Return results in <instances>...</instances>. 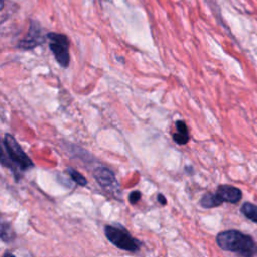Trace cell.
Instances as JSON below:
<instances>
[{
    "label": "cell",
    "mask_w": 257,
    "mask_h": 257,
    "mask_svg": "<svg viewBox=\"0 0 257 257\" xmlns=\"http://www.w3.org/2000/svg\"><path fill=\"white\" fill-rule=\"evenodd\" d=\"M217 245L225 251L237 253L242 257H253L257 254V244L254 239L238 230H226L216 237Z\"/></svg>",
    "instance_id": "obj_1"
},
{
    "label": "cell",
    "mask_w": 257,
    "mask_h": 257,
    "mask_svg": "<svg viewBox=\"0 0 257 257\" xmlns=\"http://www.w3.org/2000/svg\"><path fill=\"white\" fill-rule=\"evenodd\" d=\"M3 150L7 154V159L9 160L3 166L9 167L15 172V167L21 171H26L33 167V163L30 158L25 154L20 145L16 142L13 136L6 134L3 139Z\"/></svg>",
    "instance_id": "obj_2"
},
{
    "label": "cell",
    "mask_w": 257,
    "mask_h": 257,
    "mask_svg": "<svg viewBox=\"0 0 257 257\" xmlns=\"http://www.w3.org/2000/svg\"><path fill=\"white\" fill-rule=\"evenodd\" d=\"M104 234L108 241L118 249L128 252H136L140 249L141 243L139 240L132 237L130 233L119 227L106 225L104 227Z\"/></svg>",
    "instance_id": "obj_3"
},
{
    "label": "cell",
    "mask_w": 257,
    "mask_h": 257,
    "mask_svg": "<svg viewBox=\"0 0 257 257\" xmlns=\"http://www.w3.org/2000/svg\"><path fill=\"white\" fill-rule=\"evenodd\" d=\"M49 41V48L53 53L56 61L62 67H67L70 62L69 55V40L66 35L56 32L46 34Z\"/></svg>",
    "instance_id": "obj_4"
},
{
    "label": "cell",
    "mask_w": 257,
    "mask_h": 257,
    "mask_svg": "<svg viewBox=\"0 0 257 257\" xmlns=\"http://www.w3.org/2000/svg\"><path fill=\"white\" fill-rule=\"evenodd\" d=\"M46 38V35H42L40 24L35 20H30V25L26 35L18 42V47L21 49H32L38 45H41Z\"/></svg>",
    "instance_id": "obj_5"
},
{
    "label": "cell",
    "mask_w": 257,
    "mask_h": 257,
    "mask_svg": "<svg viewBox=\"0 0 257 257\" xmlns=\"http://www.w3.org/2000/svg\"><path fill=\"white\" fill-rule=\"evenodd\" d=\"M93 176L101 188L111 193L119 192V185L115 179L114 174L109 169L105 167H98L94 170Z\"/></svg>",
    "instance_id": "obj_6"
},
{
    "label": "cell",
    "mask_w": 257,
    "mask_h": 257,
    "mask_svg": "<svg viewBox=\"0 0 257 257\" xmlns=\"http://www.w3.org/2000/svg\"><path fill=\"white\" fill-rule=\"evenodd\" d=\"M219 199L224 203L236 204L242 199V192L240 189L231 185H220L216 191Z\"/></svg>",
    "instance_id": "obj_7"
},
{
    "label": "cell",
    "mask_w": 257,
    "mask_h": 257,
    "mask_svg": "<svg viewBox=\"0 0 257 257\" xmlns=\"http://www.w3.org/2000/svg\"><path fill=\"white\" fill-rule=\"evenodd\" d=\"M175 125L177 128V132L173 135L174 142L177 143L178 145L187 144L190 139V136H189V132H188L186 122L184 120H177Z\"/></svg>",
    "instance_id": "obj_8"
},
{
    "label": "cell",
    "mask_w": 257,
    "mask_h": 257,
    "mask_svg": "<svg viewBox=\"0 0 257 257\" xmlns=\"http://www.w3.org/2000/svg\"><path fill=\"white\" fill-rule=\"evenodd\" d=\"M222 204L223 202L219 199L216 193H207L200 200V205L206 209L219 207Z\"/></svg>",
    "instance_id": "obj_9"
},
{
    "label": "cell",
    "mask_w": 257,
    "mask_h": 257,
    "mask_svg": "<svg viewBox=\"0 0 257 257\" xmlns=\"http://www.w3.org/2000/svg\"><path fill=\"white\" fill-rule=\"evenodd\" d=\"M241 213L250 221L257 223V205L245 202L241 207Z\"/></svg>",
    "instance_id": "obj_10"
},
{
    "label": "cell",
    "mask_w": 257,
    "mask_h": 257,
    "mask_svg": "<svg viewBox=\"0 0 257 257\" xmlns=\"http://www.w3.org/2000/svg\"><path fill=\"white\" fill-rule=\"evenodd\" d=\"M66 173L69 175L71 180L74 183H76L78 186H85L87 184V180L79 172H77L75 169L67 168Z\"/></svg>",
    "instance_id": "obj_11"
},
{
    "label": "cell",
    "mask_w": 257,
    "mask_h": 257,
    "mask_svg": "<svg viewBox=\"0 0 257 257\" xmlns=\"http://www.w3.org/2000/svg\"><path fill=\"white\" fill-rule=\"evenodd\" d=\"M14 238V233L10 227L9 224L7 223H2L1 225V239L4 242H10Z\"/></svg>",
    "instance_id": "obj_12"
},
{
    "label": "cell",
    "mask_w": 257,
    "mask_h": 257,
    "mask_svg": "<svg viewBox=\"0 0 257 257\" xmlns=\"http://www.w3.org/2000/svg\"><path fill=\"white\" fill-rule=\"evenodd\" d=\"M141 197H142V194L140 191H133L130 196H128V201L131 204H137L140 200H141Z\"/></svg>",
    "instance_id": "obj_13"
},
{
    "label": "cell",
    "mask_w": 257,
    "mask_h": 257,
    "mask_svg": "<svg viewBox=\"0 0 257 257\" xmlns=\"http://www.w3.org/2000/svg\"><path fill=\"white\" fill-rule=\"evenodd\" d=\"M158 201L161 205H166L167 204V199L165 198V196L163 194L158 195Z\"/></svg>",
    "instance_id": "obj_14"
},
{
    "label": "cell",
    "mask_w": 257,
    "mask_h": 257,
    "mask_svg": "<svg viewBox=\"0 0 257 257\" xmlns=\"http://www.w3.org/2000/svg\"><path fill=\"white\" fill-rule=\"evenodd\" d=\"M2 257H15V256L12 253H10V252H5Z\"/></svg>",
    "instance_id": "obj_15"
}]
</instances>
